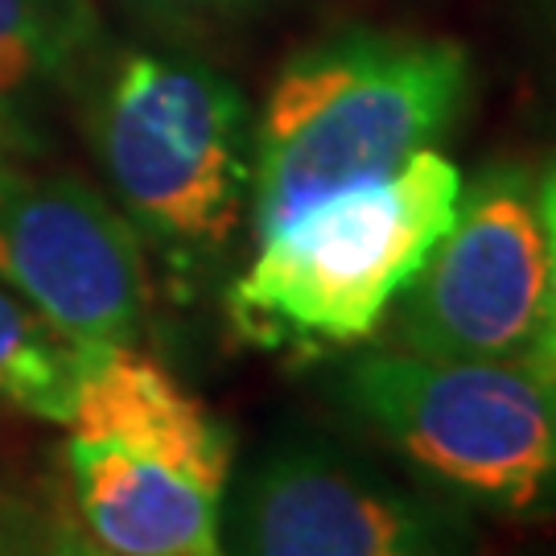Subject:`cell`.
<instances>
[{
	"label": "cell",
	"mask_w": 556,
	"mask_h": 556,
	"mask_svg": "<svg viewBox=\"0 0 556 556\" xmlns=\"http://www.w3.org/2000/svg\"><path fill=\"white\" fill-rule=\"evenodd\" d=\"M470 87V54L445 38L342 29L298 50L252 128L256 236L438 149L466 116Z\"/></svg>",
	"instance_id": "6da1fadb"
},
{
	"label": "cell",
	"mask_w": 556,
	"mask_h": 556,
	"mask_svg": "<svg viewBox=\"0 0 556 556\" xmlns=\"http://www.w3.org/2000/svg\"><path fill=\"white\" fill-rule=\"evenodd\" d=\"M66 429L71 519L103 556H227L236 445L157 358L137 346L83 351Z\"/></svg>",
	"instance_id": "7a4b0ae2"
},
{
	"label": "cell",
	"mask_w": 556,
	"mask_h": 556,
	"mask_svg": "<svg viewBox=\"0 0 556 556\" xmlns=\"http://www.w3.org/2000/svg\"><path fill=\"white\" fill-rule=\"evenodd\" d=\"M457 199V165L420 149L383 178L301 206L256 236V256L231 285L239 334L314 351L371 338L450 231Z\"/></svg>",
	"instance_id": "3957f363"
},
{
	"label": "cell",
	"mask_w": 556,
	"mask_h": 556,
	"mask_svg": "<svg viewBox=\"0 0 556 556\" xmlns=\"http://www.w3.org/2000/svg\"><path fill=\"white\" fill-rule=\"evenodd\" d=\"M342 400L429 495L466 516L556 519V371L548 367L379 351L342 376Z\"/></svg>",
	"instance_id": "277c9868"
},
{
	"label": "cell",
	"mask_w": 556,
	"mask_h": 556,
	"mask_svg": "<svg viewBox=\"0 0 556 556\" xmlns=\"http://www.w3.org/2000/svg\"><path fill=\"white\" fill-rule=\"evenodd\" d=\"M87 137L124 219L178 256H211L252 190V108L215 66L124 50L87 100Z\"/></svg>",
	"instance_id": "5b68a950"
},
{
	"label": "cell",
	"mask_w": 556,
	"mask_h": 556,
	"mask_svg": "<svg viewBox=\"0 0 556 556\" xmlns=\"http://www.w3.org/2000/svg\"><path fill=\"white\" fill-rule=\"evenodd\" d=\"M548 289L536 174L491 161L462 181L450 231L400 293V351L425 358H532Z\"/></svg>",
	"instance_id": "8992f818"
},
{
	"label": "cell",
	"mask_w": 556,
	"mask_h": 556,
	"mask_svg": "<svg viewBox=\"0 0 556 556\" xmlns=\"http://www.w3.org/2000/svg\"><path fill=\"white\" fill-rule=\"evenodd\" d=\"M227 556H475L470 516L326 441H280L231 503Z\"/></svg>",
	"instance_id": "52a82bcc"
},
{
	"label": "cell",
	"mask_w": 556,
	"mask_h": 556,
	"mask_svg": "<svg viewBox=\"0 0 556 556\" xmlns=\"http://www.w3.org/2000/svg\"><path fill=\"white\" fill-rule=\"evenodd\" d=\"M0 285L79 351L137 346L149 314L137 227L79 178L0 165Z\"/></svg>",
	"instance_id": "ba28073f"
},
{
	"label": "cell",
	"mask_w": 556,
	"mask_h": 556,
	"mask_svg": "<svg viewBox=\"0 0 556 556\" xmlns=\"http://www.w3.org/2000/svg\"><path fill=\"white\" fill-rule=\"evenodd\" d=\"M100 17L87 0H0V100H34L79 75Z\"/></svg>",
	"instance_id": "9c48e42d"
},
{
	"label": "cell",
	"mask_w": 556,
	"mask_h": 556,
	"mask_svg": "<svg viewBox=\"0 0 556 556\" xmlns=\"http://www.w3.org/2000/svg\"><path fill=\"white\" fill-rule=\"evenodd\" d=\"M83 351L0 285V404L66 425Z\"/></svg>",
	"instance_id": "30bf717a"
},
{
	"label": "cell",
	"mask_w": 556,
	"mask_h": 556,
	"mask_svg": "<svg viewBox=\"0 0 556 556\" xmlns=\"http://www.w3.org/2000/svg\"><path fill=\"white\" fill-rule=\"evenodd\" d=\"M540 219H544V243H548V289H544V321H540L532 363L556 371V157L536 178Z\"/></svg>",
	"instance_id": "8fae6325"
},
{
	"label": "cell",
	"mask_w": 556,
	"mask_h": 556,
	"mask_svg": "<svg viewBox=\"0 0 556 556\" xmlns=\"http://www.w3.org/2000/svg\"><path fill=\"white\" fill-rule=\"evenodd\" d=\"M50 516L34 503L0 495V556H50Z\"/></svg>",
	"instance_id": "7c38bea8"
},
{
	"label": "cell",
	"mask_w": 556,
	"mask_h": 556,
	"mask_svg": "<svg viewBox=\"0 0 556 556\" xmlns=\"http://www.w3.org/2000/svg\"><path fill=\"white\" fill-rule=\"evenodd\" d=\"M119 4L157 25H202V21L239 17L264 0H119Z\"/></svg>",
	"instance_id": "4fadbf2b"
},
{
	"label": "cell",
	"mask_w": 556,
	"mask_h": 556,
	"mask_svg": "<svg viewBox=\"0 0 556 556\" xmlns=\"http://www.w3.org/2000/svg\"><path fill=\"white\" fill-rule=\"evenodd\" d=\"M50 556H103V553L75 528V519L54 511L50 516Z\"/></svg>",
	"instance_id": "5bb4252c"
}]
</instances>
